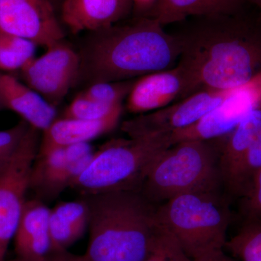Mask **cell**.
Wrapping results in <instances>:
<instances>
[{
	"instance_id": "obj_1",
	"label": "cell",
	"mask_w": 261,
	"mask_h": 261,
	"mask_svg": "<svg viewBox=\"0 0 261 261\" xmlns=\"http://www.w3.org/2000/svg\"><path fill=\"white\" fill-rule=\"evenodd\" d=\"M168 32L181 47L178 63L195 80L197 92L229 90L261 72V20L238 15L190 17Z\"/></svg>"
},
{
	"instance_id": "obj_2",
	"label": "cell",
	"mask_w": 261,
	"mask_h": 261,
	"mask_svg": "<svg viewBox=\"0 0 261 261\" xmlns=\"http://www.w3.org/2000/svg\"><path fill=\"white\" fill-rule=\"evenodd\" d=\"M78 51L79 81L123 82L171 69L181 56L174 36L149 17H132L89 33Z\"/></svg>"
},
{
	"instance_id": "obj_3",
	"label": "cell",
	"mask_w": 261,
	"mask_h": 261,
	"mask_svg": "<svg viewBox=\"0 0 261 261\" xmlns=\"http://www.w3.org/2000/svg\"><path fill=\"white\" fill-rule=\"evenodd\" d=\"M82 197L89 208L84 261H145L160 228L158 205L135 190Z\"/></svg>"
},
{
	"instance_id": "obj_4",
	"label": "cell",
	"mask_w": 261,
	"mask_h": 261,
	"mask_svg": "<svg viewBox=\"0 0 261 261\" xmlns=\"http://www.w3.org/2000/svg\"><path fill=\"white\" fill-rule=\"evenodd\" d=\"M225 137L171 145L151 166L140 192L155 205L193 192L224 188L219 160Z\"/></svg>"
},
{
	"instance_id": "obj_5",
	"label": "cell",
	"mask_w": 261,
	"mask_h": 261,
	"mask_svg": "<svg viewBox=\"0 0 261 261\" xmlns=\"http://www.w3.org/2000/svg\"><path fill=\"white\" fill-rule=\"evenodd\" d=\"M173 145L171 134L108 141L97 151L70 188L81 196L140 191L154 161Z\"/></svg>"
},
{
	"instance_id": "obj_6",
	"label": "cell",
	"mask_w": 261,
	"mask_h": 261,
	"mask_svg": "<svg viewBox=\"0 0 261 261\" xmlns=\"http://www.w3.org/2000/svg\"><path fill=\"white\" fill-rule=\"evenodd\" d=\"M157 219L195 260L223 250L231 213L221 190L193 192L158 205Z\"/></svg>"
},
{
	"instance_id": "obj_7",
	"label": "cell",
	"mask_w": 261,
	"mask_h": 261,
	"mask_svg": "<svg viewBox=\"0 0 261 261\" xmlns=\"http://www.w3.org/2000/svg\"><path fill=\"white\" fill-rule=\"evenodd\" d=\"M39 145V130L29 127L10 162L0 172V251L5 255L27 200Z\"/></svg>"
},
{
	"instance_id": "obj_8",
	"label": "cell",
	"mask_w": 261,
	"mask_h": 261,
	"mask_svg": "<svg viewBox=\"0 0 261 261\" xmlns=\"http://www.w3.org/2000/svg\"><path fill=\"white\" fill-rule=\"evenodd\" d=\"M233 89L201 91L153 112L126 120L122 123L121 130L128 137L137 138L185 129L220 106Z\"/></svg>"
},
{
	"instance_id": "obj_9",
	"label": "cell",
	"mask_w": 261,
	"mask_h": 261,
	"mask_svg": "<svg viewBox=\"0 0 261 261\" xmlns=\"http://www.w3.org/2000/svg\"><path fill=\"white\" fill-rule=\"evenodd\" d=\"M46 49L42 56L31 60L20 73L27 85L56 107L79 81L80 55L63 41Z\"/></svg>"
},
{
	"instance_id": "obj_10",
	"label": "cell",
	"mask_w": 261,
	"mask_h": 261,
	"mask_svg": "<svg viewBox=\"0 0 261 261\" xmlns=\"http://www.w3.org/2000/svg\"><path fill=\"white\" fill-rule=\"evenodd\" d=\"M0 33L46 48L63 42L65 37L56 0H0Z\"/></svg>"
},
{
	"instance_id": "obj_11",
	"label": "cell",
	"mask_w": 261,
	"mask_h": 261,
	"mask_svg": "<svg viewBox=\"0 0 261 261\" xmlns=\"http://www.w3.org/2000/svg\"><path fill=\"white\" fill-rule=\"evenodd\" d=\"M260 101L261 72L246 84L233 89L220 106L195 124L171 134L172 144L226 137Z\"/></svg>"
},
{
	"instance_id": "obj_12",
	"label": "cell",
	"mask_w": 261,
	"mask_h": 261,
	"mask_svg": "<svg viewBox=\"0 0 261 261\" xmlns=\"http://www.w3.org/2000/svg\"><path fill=\"white\" fill-rule=\"evenodd\" d=\"M197 93L193 77L184 65L155 72L137 79L125 99L128 113L153 112Z\"/></svg>"
},
{
	"instance_id": "obj_13",
	"label": "cell",
	"mask_w": 261,
	"mask_h": 261,
	"mask_svg": "<svg viewBox=\"0 0 261 261\" xmlns=\"http://www.w3.org/2000/svg\"><path fill=\"white\" fill-rule=\"evenodd\" d=\"M94 153L77 159L68 154L65 147L38 152L31 174L30 190L39 200L56 198L83 173Z\"/></svg>"
},
{
	"instance_id": "obj_14",
	"label": "cell",
	"mask_w": 261,
	"mask_h": 261,
	"mask_svg": "<svg viewBox=\"0 0 261 261\" xmlns=\"http://www.w3.org/2000/svg\"><path fill=\"white\" fill-rule=\"evenodd\" d=\"M132 0H63L61 20L73 34L93 32L126 20Z\"/></svg>"
},
{
	"instance_id": "obj_15",
	"label": "cell",
	"mask_w": 261,
	"mask_h": 261,
	"mask_svg": "<svg viewBox=\"0 0 261 261\" xmlns=\"http://www.w3.org/2000/svg\"><path fill=\"white\" fill-rule=\"evenodd\" d=\"M50 210L42 200L25 201L14 238L18 261H42L51 252Z\"/></svg>"
},
{
	"instance_id": "obj_16",
	"label": "cell",
	"mask_w": 261,
	"mask_h": 261,
	"mask_svg": "<svg viewBox=\"0 0 261 261\" xmlns=\"http://www.w3.org/2000/svg\"><path fill=\"white\" fill-rule=\"evenodd\" d=\"M0 102L29 126L44 132L56 119V108L13 75L0 72Z\"/></svg>"
},
{
	"instance_id": "obj_17",
	"label": "cell",
	"mask_w": 261,
	"mask_h": 261,
	"mask_svg": "<svg viewBox=\"0 0 261 261\" xmlns=\"http://www.w3.org/2000/svg\"><path fill=\"white\" fill-rule=\"evenodd\" d=\"M123 108L99 120H80L62 118L55 120L43 132L39 152L65 147L90 141L109 133L119 123Z\"/></svg>"
},
{
	"instance_id": "obj_18",
	"label": "cell",
	"mask_w": 261,
	"mask_h": 261,
	"mask_svg": "<svg viewBox=\"0 0 261 261\" xmlns=\"http://www.w3.org/2000/svg\"><path fill=\"white\" fill-rule=\"evenodd\" d=\"M261 132V101L226 136L220 154L219 166L225 192L242 159Z\"/></svg>"
},
{
	"instance_id": "obj_19",
	"label": "cell",
	"mask_w": 261,
	"mask_h": 261,
	"mask_svg": "<svg viewBox=\"0 0 261 261\" xmlns=\"http://www.w3.org/2000/svg\"><path fill=\"white\" fill-rule=\"evenodd\" d=\"M247 5L246 0H159L148 17L165 27L190 17L240 14Z\"/></svg>"
},
{
	"instance_id": "obj_20",
	"label": "cell",
	"mask_w": 261,
	"mask_h": 261,
	"mask_svg": "<svg viewBox=\"0 0 261 261\" xmlns=\"http://www.w3.org/2000/svg\"><path fill=\"white\" fill-rule=\"evenodd\" d=\"M225 248L242 261H261V220L245 218Z\"/></svg>"
},
{
	"instance_id": "obj_21",
	"label": "cell",
	"mask_w": 261,
	"mask_h": 261,
	"mask_svg": "<svg viewBox=\"0 0 261 261\" xmlns=\"http://www.w3.org/2000/svg\"><path fill=\"white\" fill-rule=\"evenodd\" d=\"M261 169V132L239 165L232 181L226 190L229 197L242 199L250 192Z\"/></svg>"
},
{
	"instance_id": "obj_22",
	"label": "cell",
	"mask_w": 261,
	"mask_h": 261,
	"mask_svg": "<svg viewBox=\"0 0 261 261\" xmlns=\"http://www.w3.org/2000/svg\"><path fill=\"white\" fill-rule=\"evenodd\" d=\"M37 46L24 38L0 33V70L20 71L34 58Z\"/></svg>"
},
{
	"instance_id": "obj_23",
	"label": "cell",
	"mask_w": 261,
	"mask_h": 261,
	"mask_svg": "<svg viewBox=\"0 0 261 261\" xmlns=\"http://www.w3.org/2000/svg\"><path fill=\"white\" fill-rule=\"evenodd\" d=\"M121 108H123V105L102 104L80 93L65 108L63 118L89 121L99 120L110 116Z\"/></svg>"
},
{
	"instance_id": "obj_24",
	"label": "cell",
	"mask_w": 261,
	"mask_h": 261,
	"mask_svg": "<svg viewBox=\"0 0 261 261\" xmlns=\"http://www.w3.org/2000/svg\"><path fill=\"white\" fill-rule=\"evenodd\" d=\"M137 80L123 82H98L90 84L82 94L102 104L110 106L123 105Z\"/></svg>"
},
{
	"instance_id": "obj_25",
	"label": "cell",
	"mask_w": 261,
	"mask_h": 261,
	"mask_svg": "<svg viewBox=\"0 0 261 261\" xmlns=\"http://www.w3.org/2000/svg\"><path fill=\"white\" fill-rule=\"evenodd\" d=\"M145 261H192L172 233L160 225L159 231Z\"/></svg>"
},
{
	"instance_id": "obj_26",
	"label": "cell",
	"mask_w": 261,
	"mask_h": 261,
	"mask_svg": "<svg viewBox=\"0 0 261 261\" xmlns=\"http://www.w3.org/2000/svg\"><path fill=\"white\" fill-rule=\"evenodd\" d=\"M29 127V123L21 119L11 128L0 130V172L10 162Z\"/></svg>"
},
{
	"instance_id": "obj_27",
	"label": "cell",
	"mask_w": 261,
	"mask_h": 261,
	"mask_svg": "<svg viewBox=\"0 0 261 261\" xmlns=\"http://www.w3.org/2000/svg\"><path fill=\"white\" fill-rule=\"evenodd\" d=\"M240 212L244 219L261 220V169L255 176L250 192L240 199Z\"/></svg>"
},
{
	"instance_id": "obj_28",
	"label": "cell",
	"mask_w": 261,
	"mask_h": 261,
	"mask_svg": "<svg viewBox=\"0 0 261 261\" xmlns=\"http://www.w3.org/2000/svg\"><path fill=\"white\" fill-rule=\"evenodd\" d=\"M159 0H132L133 17H148Z\"/></svg>"
},
{
	"instance_id": "obj_29",
	"label": "cell",
	"mask_w": 261,
	"mask_h": 261,
	"mask_svg": "<svg viewBox=\"0 0 261 261\" xmlns=\"http://www.w3.org/2000/svg\"><path fill=\"white\" fill-rule=\"evenodd\" d=\"M42 261H83V258L82 255H73L65 250L61 252H51Z\"/></svg>"
},
{
	"instance_id": "obj_30",
	"label": "cell",
	"mask_w": 261,
	"mask_h": 261,
	"mask_svg": "<svg viewBox=\"0 0 261 261\" xmlns=\"http://www.w3.org/2000/svg\"><path fill=\"white\" fill-rule=\"evenodd\" d=\"M192 261H233L228 257L227 255H225L223 250L221 251L214 252V253L209 254V255H205L200 258L192 260Z\"/></svg>"
},
{
	"instance_id": "obj_31",
	"label": "cell",
	"mask_w": 261,
	"mask_h": 261,
	"mask_svg": "<svg viewBox=\"0 0 261 261\" xmlns=\"http://www.w3.org/2000/svg\"><path fill=\"white\" fill-rule=\"evenodd\" d=\"M247 4L253 5L257 10V15L261 20V0H246Z\"/></svg>"
},
{
	"instance_id": "obj_32",
	"label": "cell",
	"mask_w": 261,
	"mask_h": 261,
	"mask_svg": "<svg viewBox=\"0 0 261 261\" xmlns=\"http://www.w3.org/2000/svg\"><path fill=\"white\" fill-rule=\"evenodd\" d=\"M5 255L0 251V261H5Z\"/></svg>"
},
{
	"instance_id": "obj_33",
	"label": "cell",
	"mask_w": 261,
	"mask_h": 261,
	"mask_svg": "<svg viewBox=\"0 0 261 261\" xmlns=\"http://www.w3.org/2000/svg\"><path fill=\"white\" fill-rule=\"evenodd\" d=\"M3 109H5V108L3 107V104H2L1 102H0V111Z\"/></svg>"
},
{
	"instance_id": "obj_34",
	"label": "cell",
	"mask_w": 261,
	"mask_h": 261,
	"mask_svg": "<svg viewBox=\"0 0 261 261\" xmlns=\"http://www.w3.org/2000/svg\"><path fill=\"white\" fill-rule=\"evenodd\" d=\"M83 261H84V260H83Z\"/></svg>"
}]
</instances>
